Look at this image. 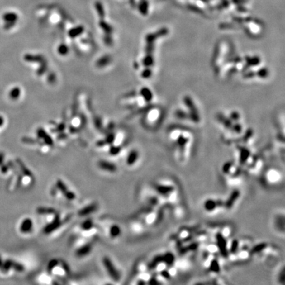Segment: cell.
Segmentation results:
<instances>
[{
	"label": "cell",
	"instance_id": "6da1fadb",
	"mask_svg": "<svg viewBox=\"0 0 285 285\" xmlns=\"http://www.w3.org/2000/svg\"><path fill=\"white\" fill-rule=\"evenodd\" d=\"M153 189L166 206L174 209L179 207L181 198L180 188L172 179L166 177L160 179L154 183Z\"/></svg>",
	"mask_w": 285,
	"mask_h": 285
},
{
	"label": "cell",
	"instance_id": "7a4b0ae2",
	"mask_svg": "<svg viewBox=\"0 0 285 285\" xmlns=\"http://www.w3.org/2000/svg\"><path fill=\"white\" fill-rule=\"evenodd\" d=\"M170 139L174 144L177 160L184 163L189 159L192 145V134L186 131L175 130L170 133Z\"/></svg>",
	"mask_w": 285,
	"mask_h": 285
},
{
	"label": "cell",
	"instance_id": "3957f363",
	"mask_svg": "<svg viewBox=\"0 0 285 285\" xmlns=\"http://www.w3.org/2000/svg\"><path fill=\"white\" fill-rule=\"evenodd\" d=\"M221 173L229 186H236L242 179L240 167L232 162H227L222 166Z\"/></svg>",
	"mask_w": 285,
	"mask_h": 285
},
{
	"label": "cell",
	"instance_id": "277c9868",
	"mask_svg": "<svg viewBox=\"0 0 285 285\" xmlns=\"http://www.w3.org/2000/svg\"><path fill=\"white\" fill-rule=\"evenodd\" d=\"M203 209L205 213L209 215H217L226 210L224 199L211 197L204 200Z\"/></svg>",
	"mask_w": 285,
	"mask_h": 285
},
{
	"label": "cell",
	"instance_id": "5b68a950",
	"mask_svg": "<svg viewBox=\"0 0 285 285\" xmlns=\"http://www.w3.org/2000/svg\"><path fill=\"white\" fill-rule=\"evenodd\" d=\"M284 176L281 170L276 167H269L265 171L264 180L266 184L270 186H278L283 182Z\"/></svg>",
	"mask_w": 285,
	"mask_h": 285
},
{
	"label": "cell",
	"instance_id": "8992f818",
	"mask_svg": "<svg viewBox=\"0 0 285 285\" xmlns=\"http://www.w3.org/2000/svg\"><path fill=\"white\" fill-rule=\"evenodd\" d=\"M273 227L274 230L279 235H284V211H279L274 215L273 218Z\"/></svg>",
	"mask_w": 285,
	"mask_h": 285
},
{
	"label": "cell",
	"instance_id": "52a82bcc",
	"mask_svg": "<svg viewBox=\"0 0 285 285\" xmlns=\"http://www.w3.org/2000/svg\"><path fill=\"white\" fill-rule=\"evenodd\" d=\"M102 263L106 270L108 273L109 276L112 278V280L114 281H119L120 279V272L117 270L112 260L108 257L106 256L103 258Z\"/></svg>",
	"mask_w": 285,
	"mask_h": 285
},
{
	"label": "cell",
	"instance_id": "ba28073f",
	"mask_svg": "<svg viewBox=\"0 0 285 285\" xmlns=\"http://www.w3.org/2000/svg\"><path fill=\"white\" fill-rule=\"evenodd\" d=\"M61 225V221L59 215L57 213L54 215V218L51 222H50L43 229V232L45 234H50L56 230Z\"/></svg>",
	"mask_w": 285,
	"mask_h": 285
},
{
	"label": "cell",
	"instance_id": "9c48e42d",
	"mask_svg": "<svg viewBox=\"0 0 285 285\" xmlns=\"http://www.w3.org/2000/svg\"><path fill=\"white\" fill-rule=\"evenodd\" d=\"M98 166L100 169L108 172H115L117 171V166L107 160H100Z\"/></svg>",
	"mask_w": 285,
	"mask_h": 285
},
{
	"label": "cell",
	"instance_id": "30bf717a",
	"mask_svg": "<svg viewBox=\"0 0 285 285\" xmlns=\"http://www.w3.org/2000/svg\"><path fill=\"white\" fill-rule=\"evenodd\" d=\"M33 228V222L30 218H26L22 221L20 225V231L22 233H29Z\"/></svg>",
	"mask_w": 285,
	"mask_h": 285
},
{
	"label": "cell",
	"instance_id": "8fae6325",
	"mask_svg": "<svg viewBox=\"0 0 285 285\" xmlns=\"http://www.w3.org/2000/svg\"><path fill=\"white\" fill-rule=\"evenodd\" d=\"M98 208V205L97 203H92L89 205H87L85 207H83L81 209L79 212H78V215L80 216H85L88 215H91L94 212H95Z\"/></svg>",
	"mask_w": 285,
	"mask_h": 285
},
{
	"label": "cell",
	"instance_id": "7c38bea8",
	"mask_svg": "<svg viewBox=\"0 0 285 285\" xmlns=\"http://www.w3.org/2000/svg\"><path fill=\"white\" fill-rule=\"evenodd\" d=\"M93 249V245L91 244H87L83 245V246L79 248L76 251V255L79 258L87 256L91 252Z\"/></svg>",
	"mask_w": 285,
	"mask_h": 285
},
{
	"label": "cell",
	"instance_id": "4fadbf2b",
	"mask_svg": "<svg viewBox=\"0 0 285 285\" xmlns=\"http://www.w3.org/2000/svg\"><path fill=\"white\" fill-rule=\"evenodd\" d=\"M139 152L136 150H132L127 155L126 159V164L128 166H133L135 164L139 159Z\"/></svg>",
	"mask_w": 285,
	"mask_h": 285
},
{
	"label": "cell",
	"instance_id": "5bb4252c",
	"mask_svg": "<svg viewBox=\"0 0 285 285\" xmlns=\"http://www.w3.org/2000/svg\"><path fill=\"white\" fill-rule=\"evenodd\" d=\"M16 162H17V163L19 167V169L21 171V172L23 173V174L26 176V177H29V178H33V174H32V173L31 172V171L28 169V168L26 166V165L23 163V162L21 160H20L19 159H16Z\"/></svg>",
	"mask_w": 285,
	"mask_h": 285
},
{
	"label": "cell",
	"instance_id": "9a60e30c",
	"mask_svg": "<svg viewBox=\"0 0 285 285\" xmlns=\"http://www.w3.org/2000/svg\"><path fill=\"white\" fill-rule=\"evenodd\" d=\"M36 212L38 215H55L57 213L55 209L52 207H38L36 209Z\"/></svg>",
	"mask_w": 285,
	"mask_h": 285
},
{
	"label": "cell",
	"instance_id": "2e32d148",
	"mask_svg": "<svg viewBox=\"0 0 285 285\" xmlns=\"http://www.w3.org/2000/svg\"><path fill=\"white\" fill-rule=\"evenodd\" d=\"M121 232V228L117 225H114L110 228V235L112 238H116L119 236Z\"/></svg>",
	"mask_w": 285,
	"mask_h": 285
},
{
	"label": "cell",
	"instance_id": "e0dca14e",
	"mask_svg": "<svg viewBox=\"0 0 285 285\" xmlns=\"http://www.w3.org/2000/svg\"><path fill=\"white\" fill-rule=\"evenodd\" d=\"M55 186H56V188H58L59 191L63 195H64L69 190L68 187H67V186H66V184L62 180H60V179H58V180L56 181Z\"/></svg>",
	"mask_w": 285,
	"mask_h": 285
},
{
	"label": "cell",
	"instance_id": "ac0fdd59",
	"mask_svg": "<svg viewBox=\"0 0 285 285\" xmlns=\"http://www.w3.org/2000/svg\"><path fill=\"white\" fill-rule=\"evenodd\" d=\"M93 227V221L91 219H88L84 221L81 225V228L83 231H88L91 230Z\"/></svg>",
	"mask_w": 285,
	"mask_h": 285
},
{
	"label": "cell",
	"instance_id": "d6986e66",
	"mask_svg": "<svg viewBox=\"0 0 285 285\" xmlns=\"http://www.w3.org/2000/svg\"><path fill=\"white\" fill-rule=\"evenodd\" d=\"M10 265H11V268H13V269H14V270H15L17 272H19V273L23 272L25 269V267L23 265L19 264V263H18V262H15L13 260H10Z\"/></svg>",
	"mask_w": 285,
	"mask_h": 285
},
{
	"label": "cell",
	"instance_id": "ffe728a7",
	"mask_svg": "<svg viewBox=\"0 0 285 285\" xmlns=\"http://www.w3.org/2000/svg\"><path fill=\"white\" fill-rule=\"evenodd\" d=\"M141 93L142 97L144 98V99L145 100H146V101H150L153 97L151 92H150V91L147 88H142Z\"/></svg>",
	"mask_w": 285,
	"mask_h": 285
},
{
	"label": "cell",
	"instance_id": "44dd1931",
	"mask_svg": "<svg viewBox=\"0 0 285 285\" xmlns=\"http://www.w3.org/2000/svg\"><path fill=\"white\" fill-rule=\"evenodd\" d=\"M59 261L58 259H52V260H50L48 263V266H47V270L50 273H52L55 268L59 265Z\"/></svg>",
	"mask_w": 285,
	"mask_h": 285
},
{
	"label": "cell",
	"instance_id": "7402d4cb",
	"mask_svg": "<svg viewBox=\"0 0 285 285\" xmlns=\"http://www.w3.org/2000/svg\"><path fill=\"white\" fill-rule=\"evenodd\" d=\"M3 19L6 22H13V23H15V21L17 19V15L13 13H7L3 15Z\"/></svg>",
	"mask_w": 285,
	"mask_h": 285
},
{
	"label": "cell",
	"instance_id": "603a6c76",
	"mask_svg": "<svg viewBox=\"0 0 285 285\" xmlns=\"http://www.w3.org/2000/svg\"><path fill=\"white\" fill-rule=\"evenodd\" d=\"M83 28L81 27V26H79V27H77V28H74V29H71L69 32V35L71 37V38H75L77 36H79L80 35L81 33L83 32Z\"/></svg>",
	"mask_w": 285,
	"mask_h": 285
},
{
	"label": "cell",
	"instance_id": "cb8c5ba5",
	"mask_svg": "<svg viewBox=\"0 0 285 285\" xmlns=\"http://www.w3.org/2000/svg\"><path fill=\"white\" fill-rule=\"evenodd\" d=\"M21 94V91L20 88L19 87H15L12 88L11 91L9 92V97L12 99H17L20 96Z\"/></svg>",
	"mask_w": 285,
	"mask_h": 285
},
{
	"label": "cell",
	"instance_id": "d4e9b609",
	"mask_svg": "<svg viewBox=\"0 0 285 285\" xmlns=\"http://www.w3.org/2000/svg\"><path fill=\"white\" fill-rule=\"evenodd\" d=\"M277 280L278 281L279 283H281V281H282V284H284V279H285V272H284V267L283 265L282 269L278 271L277 274Z\"/></svg>",
	"mask_w": 285,
	"mask_h": 285
},
{
	"label": "cell",
	"instance_id": "484cf974",
	"mask_svg": "<svg viewBox=\"0 0 285 285\" xmlns=\"http://www.w3.org/2000/svg\"><path fill=\"white\" fill-rule=\"evenodd\" d=\"M121 147L120 146H116V145H114V146H111L110 149H109V153L112 155V156H116L117 154H118L120 151H121Z\"/></svg>",
	"mask_w": 285,
	"mask_h": 285
},
{
	"label": "cell",
	"instance_id": "4316f807",
	"mask_svg": "<svg viewBox=\"0 0 285 285\" xmlns=\"http://www.w3.org/2000/svg\"><path fill=\"white\" fill-rule=\"evenodd\" d=\"M68 51H69L68 48L67 47V46H65V44H61V45H60L58 49V53L62 55H66L67 54H68Z\"/></svg>",
	"mask_w": 285,
	"mask_h": 285
},
{
	"label": "cell",
	"instance_id": "83f0119b",
	"mask_svg": "<svg viewBox=\"0 0 285 285\" xmlns=\"http://www.w3.org/2000/svg\"><path fill=\"white\" fill-rule=\"evenodd\" d=\"M64 195V197L69 201H74L76 198L75 193L71 191H69V190H68Z\"/></svg>",
	"mask_w": 285,
	"mask_h": 285
},
{
	"label": "cell",
	"instance_id": "f1b7e54d",
	"mask_svg": "<svg viewBox=\"0 0 285 285\" xmlns=\"http://www.w3.org/2000/svg\"><path fill=\"white\" fill-rule=\"evenodd\" d=\"M115 140V136L114 135H113V134H110V135H109L107 139H106V143H108V144H112V143H113V142Z\"/></svg>",
	"mask_w": 285,
	"mask_h": 285
},
{
	"label": "cell",
	"instance_id": "f546056e",
	"mask_svg": "<svg viewBox=\"0 0 285 285\" xmlns=\"http://www.w3.org/2000/svg\"><path fill=\"white\" fill-rule=\"evenodd\" d=\"M9 169V166H8V164H2L1 165V172L3 173V174H6V173H7Z\"/></svg>",
	"mask_w": 285,
	"mask_h": 285
},
{
	"label": "cell",
	"instance_id": "4dcf8cb0",
	"mask_svg": "<svg viewBox=\"0 0 285 285\" xmlns=\"http://www.w3.org/2000/svg\"><path fill=\"white\" fill-rule=\"evenodd\" d=\"M3 160H4V154L2 152H0V166L3 164Z\"/></svg>",
	"mask_w": 285,
	"mask_h": 285
},
{
	"label": "cell",
	"instance_id": "1f68e13d",
	"mask_svg": "<svg viewBox=\"0 0 285 285\" xmlns=\"http://www.w3.org/2000/svg\"><path fill=\"white\" fill-rule=\"evenodd\" d=\"M3 261L2 260L1 258H0V270L1 271L3 270Z\"/></svg>",
	"mask_w": 285,
	"mask_h": 285
},
{
	"label": "cell",
	"instance_id": "d6a6232c",
	"mask_svg": "<svg viewBox=\"0 0 285 285\" xmlns=\"http://www.w3.org/2000/svg\"><path fill=\"white\" fill-rule=\"evenodd\" d=\"M3 122H4L3 118L2 116H0V126H2L3 124Z\"/></svg>",
	"mask_w": 285,
	"mask_h": 285
}]
</instances>
